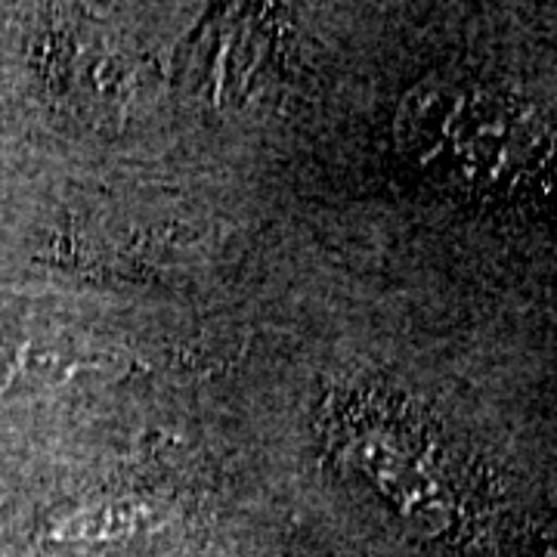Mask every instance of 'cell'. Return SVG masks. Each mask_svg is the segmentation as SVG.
<instances>
[{
  "label": "cell",
  "instance_id": "3",
  "mask_svg": "<svg viewBox=\"0 0 557 557\" xmlns=\"http://www.w3.org/2000/svg\"><path fill=\"white\" fill-rule=\"evenodd\" d=\"M159 523V515L149 505L112 502L97 508H81L75 515L57 520L50 536L57 542H106V539L134 536L139 530H152Z\"/></svg>",
  "mask_w": 557,
  "mask_h": 557
},
{
  "label": "cell",
  "instance_id": "4",
  "mask_svg": "<svg viewBox=\"0 0 557 557\" xmlns=\"http://www.w3.org/2000/svg\"><path fill=\"white\" fill-rule=\"evenodd\" d=\"M35 354L32 347H22L13 341H0V381H13L35 369Z\"/></svg>",
  "mask_w": 557,
  "mask_h": 557
},
{
  "label": "cell",
  "instance_id": "1",
  "mask_svg": "<svg viewBox=\"0 0 557 557\" xmlns=\"http://www.w3.org/2000/svg\"><path fill=\"white\" fill-rule=\"evenodd\" d=\"M397 143L424 177L478 199L557 189V124L493 84L431 75L399 100Z\"/></svg>",
  "mask_w": 557,
  "mask_h": 557
},
{
  "label": "cell",
  "instance_id": "2",
  "mask_svg": "<svg viewBox=\"0 0 557 557\" xmlns=\"http://www.w3.org/2000/svg\"><path fill=\"white\" fill-rule=\"evenodd\" d=\"M347 453L359 471L424 536L465 542L486 520L478 471L437 424L406 403L347 416Z\"/></svg>",
  "mask_w": 557,
  "mask_h": 557
},
{
  "label": "cell",
  "instance_id": "5",
  "mask_svg": "<svg viewBox=\"0 0 557 557\" xmlns=\"http://www.w3.org/2000/svg\"><path fill=\"white\" fill-rule=\"evenodd\" d=\"M542 557H557V518L542 530V548H539Z\"/></svg>",
  "mask_w": 557,
  "mask_h": 557
}]
</instances>
